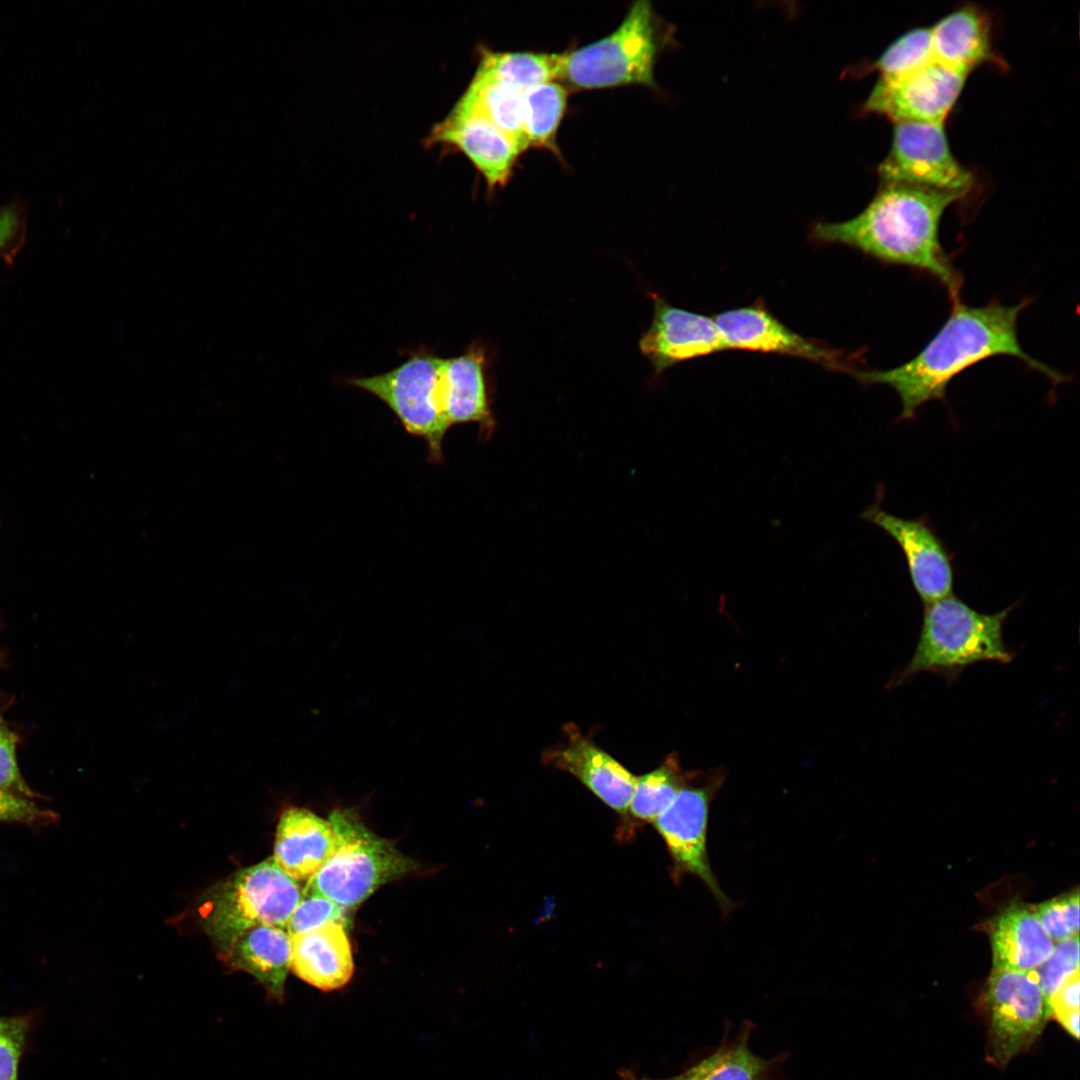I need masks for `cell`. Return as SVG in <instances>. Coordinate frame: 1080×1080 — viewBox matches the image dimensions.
<instances>
[{
  "label": "cell",
  "instance_id": "cell-1",
  "mask_svg": "<svg viewBox=\"0 0 1080 1080\" xmlns=\"http://www.w3.org/2000/svg\"><path fill=\"white\" fill-rule=\"evenodd\" d=\"M1029 303L1024 299L1013 306L994 301L970 306L960 299L952 301L946 321L913 358L887 370H854L851 374L863 384H881L895 390L902 403L903 420L914 418L923 404L943 399L948 385L960 373L995 356L1017 358L1051 382L1061 383L1066 379L1063 374L1021 347L1017 322Z\"/></svg>",
  "mask_w": 1080,
  "mask_h": 1080
},
{
  "label": "cell",
  "instance_id": "cell-2",
  "mask_svg": "<svg viewBox=\"0 0 1080 1080\" xmlns=\"http://www.w3.org/2000/svg\"><path fill=\"white\" fill-rule=\"evenodd\" d=\"M966 194L910 184H882L872 201L855 217L814 225L812 237L840 243L888 265L924 273L959 299L961 278L939 237L943 213Z\"/></svg>",
  "mask_w": 1080,
  "mask_h": 1080
},
{
  "label": "cell",
  "instance_id": "cell-3",
  "mask_svg": "<svg viewBox=\"0 0 1080 1080\" xmlns=\"http://www.w3.org/2000/svg\"><path fill=\"white\" fill-rule=\"evenodd\" d=\"M1015 606L985 614L953 594L925 604L915 650L891 685H903L922 672L953 683L966 667L976 663H1010L1016 654L1004 642L1003 627Z\"/></svg>",
  "mask_w": 1080,
  "mask_h": 1080
},
{
  "label": "cell",
  "instance_id": "cell-4",
  "mask_svg": "<svg viewBox=\"0 0 1080 1080\" xmlns=\"http://www.w3.org/2000/svg\"><path fill=\"white\" fill-rule=\"evenodd\" d=\"M302 896L298 882L269 857L210 888L199 908L200 919L225 956L239 936L256 925L286 928Z\"/></svg>",
  "mask_w": 1080,
  "mask_h": 1080
},
{
  "label": "cell",
  "instance_id": "cell-5",
  "mask_svg": "<svg viewBox=\"0 0 1080 1080\" xmlns=\"http://www.w3.org/2000/svg\"><path fill=\"white\" fill-rule=\"evenodd\" d=\"M328 820L336 834V850L307 881L303 894L321 895L352 910L381 886L418 868L393 842L370 831L354 810L334 809Z\"/></svg>",
  "mask_w": 1080,
  "mask_h": 1080
},
{
  "label": "cell",
  "instance_id": "cell-6",
  "mask_svg": "<svg viewBox=\"0 0 1080 1080\" xmlns=\"http://www.w3.org/2000/svg\"><path fill=\"white\" fill-rule=\"evenodd\" d=\"M658 49L652 8L648 1L639 0L632 4L623 21L609 35L563 53L559 80L573 89L629 84L654 88Z\"/></svg>",
  "mask_w": 1080,
  "mask_h": 1080
},
{
  "label": "cell",
  "instance_id": "cell-7",
  "mask_svg": "<svg viewBox=\"0 0 1080 1080\" xmlns=\"http://www.w3.org/2000/svg\"><path fill=\"white\" fill-rule=\"evenodd\" d=\"M442 360L417 353L388 372L349 380L384 402L408 433L425 440L432 462L442 460V442L450 428L438 395Z\"/></svg>",
  "mask_w": 1080,
  "mask_h": 1080
},
{
  "label": "cell",
  "instance_id": "cell-8",
  "mask_svg": "<svg viewBox=\"0 0 1080 1080\" xmlns=\"http://www.w3.org/2000/svg\"><path fill=\"white\" fill-rule=\"evenodd\" d=\"M724 779L720 770L694 772L653 823L671 856L674 880L684 875L698 877L727 913L734 908V903L722 891L707 853L709 808Z\"/></svg>",
  "mask_w": 1080,
  "mask_h": 1080
},
{
  "label": "cell",
  "instance_id": "cell-9",
  "mask_svg": "<svg viewBox=\"0 0 1080 1080\" xmlns=\"http://www.w3.org/2000/svg\"><path fill=\"white\" fill-rule=\"evenodd\" d=\"M983 1008L988 1028V1056L1004 1066L1028 1048L1051 1016L1035 971L993 968Z\"/></svg>",
  "mask_w": 1080,
  "mask_h": 1080
},
{
  "label": "cell",
  "instance_id": "cell-10",
  "mask_svg": "<svg viewBox=\"0 0 1080 1080\" xmlns=\"http://www.w3.org/2000/svg\"><path fill=\"white\" fill-rule=\"evenodd\" d=\"M882 184H910L966 194L972 174L952 155L944 123H894L890 151L880 164Z\"/></svg>",
  "mask_w": 1080,
  "mask_h": 1080
},
{
  "label": "cell",
  "instance_id": "cell-11",
  "mask_svg": "<svg viewBox=\"0 0 1080 1080\" xmlns=\"http://www.w3.org/2000/svg\"><path fill=\"white\" fill-rule=\"evenodd\" d=\"M968 74L934 60L899 78H879L863 109L894 123H944Z\"/></svg>",
  "mask_w": 1080,
  "mask_h": 1080
},
{
  "label": "cell",
  "instance_id": "cell-12",
  "mask_svg": "<svg viewBox=\"0 0 1080 1080\" xmlns=\"http://www.w3.org/2000/svg\"><path fill=\"white\" fill-rule=\"evenodd\" d=\"M727 349L799 357L826 368L852 373L854 357L786 327L762 303L721 312L713 317Z\"/></svg>",
  "mask_w": 1080,
  "mask_h": 1080
},
{
  "label": "cell",
  "instance_id": "cell-13",
  "mask_svg": "<svg viewBox=\"0 0 1080 1080\" xmlns=\"http://www.w3.org/2000/svg\"><path fill=\"white\" fill-rule=\"evenodd\" d=\"M861 517L881 528L899 545L914 590L924 605L953 594L952 555L927 520L901 518L878 505L865 509Z\"/></svg>",
  "mask_w": 1080,
  "mask_h": 1080
},
{
  "label": "cell",
  "instance_id": "cell-14",
  "mask_svg": "<svg viewBox=\"0 0 1080 1080\" xmlns=\"http://www.w3.org/2000/svg\"><path fill=\"white\" fill-rule=\"evenodd\" d=\"M427 143L449 145L461 151L484 177L490 190L506 184L522 153L506 134L460 101L433 127Z\"/></svg>",
  "mask_w": 1080,
  "mask_h": 1080
},
{
  "label": "cell",
  "instance_id": "cell-15",
  "mask_svg": "<svg viewBox=\"0 0 1080 1080\" xmlns=\"http://www.w3.org/2000/svg\"><path fill=\"white\" fill-rule=\"evenodd\" d=\"M654 316L639 347L660 374L676 363L727 349L713 318L676 308L653 295Z\"/></svg>",
  "mask_w": 1080,
  "mask_h": 1080
},
{
  "label": "cell",
  "instance_id": "cell-16",
  "mask_svg": "<svg viewBox=\"0 0 1080 1080\" xmlns=\"http://www.w3.org/2000/svg\"><path fill=\"white\" fill-rule=\"evenodd\" d=\"M485 362V351L480 345H471L464 354L443 359L438 395L449 427L477 423L481 438L487 440L495 430L496 421L490 405Z\"/></svg>",
  "mask_w": 1080,
  "mask_h": 1080
},
{
  "label": "cell",
  "instance_id": "cell-17",
  "mask_svg": "<svg viewBox=\"0 0 1080 1080\" xmlns=\"http://www.w3.org/2000/svg\"><path fill=\"white\" fill-rule=\"evenodd\" d=\"M567 743L550 752L545 759L575 776L600 800L620 815L626 816L634 792L636 777L616 759L583 736L577 727L568 725Z\"/></svg>",
  "mask_w": 1080,
  "mask_h": 1080
},
{
  "label": "cell",
  "instance_id": "cell-18",
  "mask_svg": "<svg viewBox=\"0 0 1080 1080\" xmlns=\"http://www.w3.org/2000/svg\"><path fill=\"white\" fill-rule=\"evenodd\" d=\"M329 820L302 807H287L278 822L273 858L296 881L310 880L336 850Z\"/></svg>",
  "mask_w": 1080,
  "mask_h": 1080
},
{
  "label": "cell",
  "instance_id": "cell-19",
  "mask_svg": "<svg viewBox=\"0 0 1080 1080\" xmlns=\"http://www.w3.org/2000/svg\"><path fill=\"white\" fill-rule=\"evenodd\" d=\"M346 929L342 924L328 923L292 936L290 969L293 973L322 991L345 986L354 971Z\"/></svg>",
  "mask_w": 1080,
  "mask_h": 1080
},
{
  "label": "cell",
  "instance_id": "cell-20",
  "mask_svg": "<svg viewBox=\"0 0 1080 1080\" xmlns=\"http://www.w3.org/2000/svg\"><path fill=\"white\" fill-rule=\"evenodd\" d=\"M291 936L287 930L272 925H256L233 943L224 956L233 969L252 975L278 1001L285 993L291 966Z\"/></svg>",
  "mask_w": 1080,
  "mask_h": 1080
},
{
  "label": "cell",
  "instance_id": "cell-21",
  "mask_svg": "<svg viewBox=\"0 0 1080 1080\" xmlns=\"http://www.w3.org/2000/svg\"><path fill=\"white\" fill-rule=\"evenodd\" d=\"M993 968L1033 971L1051 954L1054 942L1032 907L1011 905L991 923Z\"/></svg>",
  "mask_w": 1080,
  "mask_h": 1080
},
{
  "label": "cell",
  "instance_id": "cell-22",
  "mask_svg": "<svg viewBox=\"0 0 1080 1080\" xmlns=\"http://www.w3.org/2000/svg\"><path fill=\"white\" fill-rule=\"evenodd\" d=\"M931 43L935 61L969 73L997 59L989 17L976 7L965 6L943 17L931 27Z\"/></svg>",
  "mask_w": 1080,
  "mask_h": 1080
},
{
  "label": "cell",
  "instance_id": "cell-23",
  "mask_svg": "<svg viewBox=\"0 0 1080 1080\" xmlns=\"http://www.w3.org/2000/svg\"><path fill=\"white\" fill-rule=\"evenodd\" d=\"M523 93L508 82L477 68L459 101L488 119L523 152L527 149Z\"/></svg>",
  "mask_w": 1080,
  "mask_h": 1080
},
{
  "label": "cell",
  "instance_id": "cell-24",
  "mask_svg": "<svg viewBox=\"0 0 1080 1080\" xmlns=\"http://www.w3.org/2000/svg\"><path fill=\"white\" fill-rule=\"evenodd\" d=\"M478 65L521 91L559 79L563 53L496 52L481 49Z\"/></svg>",
  "mask_w": 1080,
  "mask_h": 1080
},
{
  "label": "cell",
  "instance_id": "cell-25",
  "mask_svg": "<svg viewBox=\"0 0 1080 1080\" xmlns=\"http://www.w3.org/2000/svg\"><path fill=\"white\" fill-rule=\"evenodd\" d=\"M567 97V87L554 81L524 91V133L527 148H544L559 154L556 135L566 109Z\"/></svg>",
  "mask_w": 1080,
  "mask_h": 1080
},
{
  "label": "cell",
  "instance_id": "cell-26",
  "mask_svg": "<svg viewBox=\"0 0 1080 1080\" xmlns=\"http://www.w3.org/2000/svg\"><path fill=\"white\" fill-rule=\"evenodd\" d=\"M693 773H683L678 759L671 754L658 768L636 777L629 806L632 816L642 822L653 823L672 803Z\"/></svg>",
  "mask_w": 1080,
  "mask_h": 1080
},
{
  "label": "cell",
  "instance_id": "cell-27",
  "mask_svg": "<svg viewBox=\"0 0 1080 1080\" xmlns=\"http://www.w3.org/2000/svg\"><path fill=\"white\" fill-rule=\"evenodd\" d=\"M934 61L931 27L912 29L885 49L874 63L880 79H895L910 74Z\"/></svg>",
  "mask_w": 1080,
  "mask_h": 1080
},
{
  "label": "cell",
  "instance_id": "cell-28",
  "mask_svg": "<svg viewBox=\"0 0 1080 1080\" xmlns=\"http://www.w3.org/2000/svg\"><path fill=\"white\" fill-rule=\"evenodd\" d=\"M697 1080H765L768 1063L746 1041L722 1048L696 1064Z\"/></svg>",
  "mask_w": 1080,
  "mask_h": 1080
},
{
  "label": "cell",
  "instance_id": "cell-29",
  "mask_svg": "<svg viewBox=\"0 0 1080 1080\" xmlns=\"http://www.w3.org/2000/svg\"><path fill=\"white\" fill-rule=\"evenodd\" d=\"M350 909L316 894H303L286 926L292 937L312 931L328 923H339L350 927Z\"/></svg>",
  "mask_w": 1080,
  "mask_h": 1080
},
{
  "label": "cell",
  "instance_id": "cell-30",
  "mask_svg": "<svg viewBox=\"0 0 1080 1080\" xmlns=\"http://www.w3.org/2000/svg\"><path fill=\"white\" fill-rule=\"evenodd\" d=\"M1032 909L1053 941L1059 942L1078 935V889L1032 907Z\"/></svg>",
  "mask_w": 1080,
  "mask_h": 1080
},
{
  "label": "cell",
  "instance_id": "cell-31",
  "mask_svg": "<svg viewBox=\"0 0 1080 1080\" xmlns=\"http://www.w3.org/2000/svg\"><path fill=\"white\" fill-rule=\"evenodd\" d=\"M1038 984L1048 999L1076 971H1079V937L1057 942L1051 954L1035 970Z\"/></svg>",
  "mask_w": 1080,
  "mask_h": 1080
},
{
  "label": "cell",
  "instance_id": "cell-32",
  "mask_svg": "<svg viewBox=\"0 0 1080 1080\" xmlns=\"http://www.w3.org/2000/svg\"><path fill=\"white\" fill-rule=\"evenodd\" d=\"M28 1028L27 1017L0 1016V1080H17Z\"/></svg>",
  "mask_w": 1080,
  "mask_h": 1080
},
{
  "label": "cell",
  "instance_id": "cell-33",
  "mask_svg": "<svg viewBox=\"0 0 1080 1080\" xmlns=\"http://www.w3.org/2000/svg\"><path fill=\"white\" fill-rule=\"evenodd\" d=\"M57 820L54 811L40 807L33 799L0 788V822L46 826Z\"/></svg>",
  "mask_w": 1080,
  "mask_h": 1080
},
{
  "label": "cell",
  "instance_id": "cell-34",
  "mask_svg": "<svg viewBox=\"0 0 1080 1080\" xmlns=\"http://www.w3.org/2000/svg\"><path fill=\"white\" fill-rule=\"evenodd\" d=\"M0 788L33 799L38 796L23 780L16 760V737L0 725Z\"/></svg>",
  "mask_w": 1080,
  "mask_h": 1080
},
{
  "label": "cell",
  "instance_id": "cell-35",
  "mask_svg": "<svg viewBox=\"0 0 1080 1080\" xmlns=\"http://www.w3.org/2000/svg\"><path fill=\"white\" fill-rule=\"evenodd\" d=\"M1079 971L1071 975L1048 999L1050 1014L1055 1017L1079 1010Z\"/></svg>",
  "mask_w": 1080,
  "mask_h": 1080
},
{
  "label": "cell",
  "instance_id": "cell-36",
  "mask_svg": "<svg viewBox=\"0 0 1080 1080\" xmlns=\"http://www.w3.org/2000/svg\"><path fill=\"white\" fill-rule=\"evenodd\" d=\"M23 224L24 210L19 202L14 201L0 207V253L19 236Z\"/></svg>",
  "mask_w": 1080,
  "mask_h": 1080
},
{
  "label": "cell",
  "instance_id": "cell-37",
  "mask_svg": "<svg viewBox=\"0 0 1080 1080\" xmlns=\"http://www.w3.org/2000/svg\"><path fill=\"white\" fill-rule=\"evenodd\" d=\"M1056 1018L1069 1034L1075 1039L1079 1038V1010L1061 1014Z\"/></svg>",
  "mask_w": 1080,
  "mask_h": 1080
},
{
  "label": "cell",
  "instance_id": "cell-38",
  "mask_svg": "<svg viewBox=\"0 0 1080 1080\" xmlns=\"http://www.w3.org/2000/svg\"><path fill=\"white\" fill-rule=\"evenodd\" d=\"M668 1080H697V1066L694 1065L692 1068H690L683 1074Z\"/></svg>",
  "mask_w": 1080,
  "mask_h": 1080
},
{
  "label": "cell",
  "instance_id": "cell-39",
  "mask_svg": "<svg viewBox=\"0 0 1080 1080\" xmlns=\"http://www.w3.org/2000/svg\"><path fill=\"white\" fill-rule=\"evenodd\" d=\"M1 724H2V722H1V719H0V725H1Z\"/></svg>",
  "mask_w": 1080,
  "mask_h": 1080
}]
</instances>
